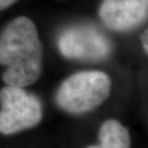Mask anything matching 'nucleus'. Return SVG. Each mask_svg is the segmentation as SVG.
I'll return each mask as SVG.
<instances>
[{
  "mask_svg": "<svg viewBox=\"0 0 148 148\" xmlns=\"http://www.w3.org/2000/svg\"><path fill=\"white\" fill-rule=\"evenodd\" d=\"M43 47L36 27L27 16L10 22L0 36V65L7 86L24 88L34 84L42 71Z\"/></svg>",
  "mask_w": 148,
  "mask_h": 148,
  "instance_id": "f257e3e1",
  "label": "nucleus"
},
{
  "mask_svg": "<svg viewBox=\"0 0 148 148\" xmlns=\"http://www.w3.org/2000/svg\"><path fill=\"white\" fill-rule=\"evenodd\" d=\"M98 145L87 148H131V135L126 127L117 120H108L99 130Z\"/></svg>",
  "mask_w": 148,
  "mask_h": 148,
  "instance_id": "423d86ee",
  "label": "nucleus"
},
{
  "mask_svg": "<svg viewBox=\"0 0 148 148\" xmlns=\"http://www.w3.org/2000/svg\"><path fill=\"white\" fill-rule=\"evenodd\" d=\"M111 79L102 71H80L70 76L59 87L56 102L70 114H84L95 110L109 98Z\"/></svg>",
  "mask_w": 148,
  "mask_h": 148,
  "instance_id": "f03ea898",
  "label": "nucleus"
},
{
  "mask_svg": "<svg viewBox=\"0 0 148 148\" xmlns=\"http://www.w3.org/2000/svg\"><path fill=\"white\" fill-rule=\"evenodd\" d=\"M0 133L10 135L36 126L43 116L35 95L20 87L7 86L0 91Z\"/></svg>",
  "mask_w": 148,
  "mask_h": 148,
  "instance_id": "7ed1b4c3",
  "label": "nucleus"
},
{
  "mask_svg": "<svg viewBox=\"0 0 148 148\" xmlns=\"http://www.w3.org/2000/svg\"><path fill=\"white\" fill-rule=\"evenodd\" d=\"M16 0H0V10L5 9L7 7H9L10 5H12L13 2H16Z\"/></svg>",
  "mask_w": 148,
  "mask_h": 148,
  "instance_id": "0eeeda50",
  "label": "nucleus"
},
{
  "mask_svg": "<svg viewBox=\"0 0 148 148\" xmlns=\"http://www.w3.org/2000/svg\"><path fill=\"white\" fill-rule=\"evenodd\" d=\"M148 0H103L100 16L108 27L115 31H128L146 19Z\"/></svg>",
  "mask_w": 148,
  "mask_h": 148,
  "instance_id": "39448f33",
  "label": "nucleus"
},
{
  "mask_svg": "<svg viewBox=\"0 0 148 148\" xmlns=\"http://www.w3.org/2000/svg\"><path fill=\"white\" fill-rule=\"evenodd\" d=\"M58 47L67 58L100 60L109 55L110 43L95 27H76L62 34Z\"/></svg>",
  "mask_w": 148,
  "mask_h": 148,
  "instance_id": "20e7f679",
  "label": "nucleus"
},
{
  "mask_svg": "<svg viewBox=\"0 0 148 148\" xmlns=\"http://www.w3.org/2000/svg\"><path fill=\"white\" fill-rule=\"evenodd\" d=\"M143 43L145 46V51H147V31L143 34Z\"/></svg>",
  "mask_w": 148,
  "mask_h": 148,
  "instance_id": "6e6552de",
  "label": "nucleus"
}]
</instances>
